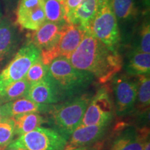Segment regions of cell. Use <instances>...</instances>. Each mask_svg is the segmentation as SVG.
I'll return each mask as SVG.
<instances>
[{
    "label": "cell",
    "mask_w": 150,
    "mask_h": 150,
    "mask_svg": "<svg viewBox=\"0 0 150 150\" xmlns=\"http://www.w3.org/2000/svg\"><path fill=\"white\" fill-rule=\"evenodd\" d=\"M83 0H65L61 1L64 9V21L74 12V11L79 6Z\"/></svg>",
    "instance_id": "26"
},
{
    "label": "cell",
    "mask_w": 150,
    "mask_h": 150,
    "mask_svg": "<svg viewBox=\"0 0 150 150\" xmlns=\"http://www.w3.org/2000/svg\"><path fill=\"white\" fill-rule=\"evenodd\" d=\"M24 97L42 105L56 104L63 101L59 90L49 76L48 72L43 79L30 85Z\"/></svg>",
    "instance_id": "12"
},
{
    "label": "cell",
    "mask_w": 150,
    "mask_h": 150,
    "mask_svg": "<svg viewBox=\"0 0 150 150\" xmlns=\"http://www.w3.org/2000/svg\"><path fill=\"white\" fill-rule=\"evenodd\" d=\"M46 21L53 23H64L65 12L59 0H45Z\"/></svg>",
    "instance_id": "22"
},
{
    "label": "cell",
    "mask_w": 150,
    "mask_h": 150,
    "mask_svg": "<svg viewBox=\"0 0 150 150\" xmlns=\"http://www.w3.org/2000/svg\"><path fill=\"white\" fill-rule=\"evenodd\" d=\"M40 57V51L31 42L22 47L0 72V93L11 83L25 77L30 67Z\"/></svg>",
    "instance_id": "6"
},
{
    "label": "cell",
    "mask_w": 150,
    "mask_h": 150,
    "mask_svg": "<svg viewBox=\"0 0 150 150\" xmlns=\"http://www.w3.org/2000/svg\"><path fill=\"white\" fill-rule=\"evenodd\" d=\"M86 33L78 26L65 24L59 44L52 55V61L59 56H64L69 59L71 54L80 45Z\"/></svg>",
    "instance_id": "13"
},
{
    "label": "cell",
    "mask_w": 150,
    "mask_h": 150,
    "mask_svg": "<svg viewBox=\"0 0 150 150\" xmlns=\"http://www.w3.org/2000/svg\"><path fill=\"white\" fill-rule=\"evenodd\" d=\"M110 125H79L73 131L64 150L91 147L103 139L107 134Z\"/></svg>",
    "instance_id": "11"
},
{
    "label": "cell",
    "mask_w": 150,
    "mask_h": 150,
    "mask_svg": "<svg viewBox=\"0 0 150 150\" xmlns=\"http://www.w3.org/2000/svg\"><path fill=\"white\" fill-rule=\"evenodd\" d=\"M60 1H65V0H59Z\"/></svg>",
    "instance_id": "32"
},
{
    "label": "cell",
    "mask_w": 150,
    "mask_h": 150,
    "mask_svg": "<svg viewBox=\"0 0 150 150\" xmlns=\"http://www.w3.org/2000/svg\"><path fill=\"white\" fill-rule=\"evenodd\" d=\"M46 22L45 0H20L16 23L24 29L36 31Z\"/></svg>",
    "instance_id": "9"
},
{
    "label": "cell",
    "mask_w": 150,
    "mask_h": 150,
    "mask_svg": "<svg viewBox=\"0 0 150 150\" xmlns=\"http://www.w3.org/2000/svg\"><path fill=\"white\" fill-rule=\"evenodd\" d=\"M68 140L55 129L39 127L19 136L8 146L25 150H64Z\"/></svg>",
    "instance_id": "5"
},
{
    "label": "cell",
    "mask_w": 150,
    "mask_h": 150,
    "mask_svg": "<svg viewBox=\"0 0 150 150\" xmlns=\"http://www.w3.org/2000/svg\"><path fill=\"white\" fill-rule=\"evenodd\" d=\"M113 101L106 86H102L92 96L80 125H110L114 117Z\"/></svg>",
    "instance_id": "7"
},
{
    "label": "cell",
    "mask_w": 150,
    "mask_h": 150,
    "mask_svg": "<svg viewBox=\"0 0 150 150\" xmlns=\"http://www.w3.org/2000/svg\"><path fill=\"white\" fill-rule=\"evenodd\" d=\"M2 103L0 102V121L2 120L4 118L6 117L4 115V112L3 108H2Z\"/></svg>",
    "instance_id": "28"
},
{
    "label": "cell",
    "mask_w": 150,
    "mask_h": 150,
    "mask_svg": "<svg viewBox=\"0 0 150 150\" xmlns=\"http://www.w3.org/2000/svg\"><path fill=\"white\" fill-rule=\"evenodd\" d=\"M112 79L115 112L118 117L129 115L136 106L138 79L125 74H116Z\"/></svg>",
    "instance_id": "8"
},
{
    "label": "cell",
    "mask_w": 150,
    "mask_h": 150,
    "mask_svg": "<svg viewBox=\"0 0 150 150\" xmlns=\"http://www.w3.org/2000/svg\"><path fill=\"white\" fill-rule=\"evenodd\" d=\"M92 96L81 94L59 104H52L47 115L48 123L54 129L69 139L79 126Z\"/></svg>",
    "instance_id": "3"
},
{
    "label": "cell",
    "mask_w": 150,
    "mask_h": 150,
    "mask_svg": "<svg viewBox=\"0 0 150 150\" xmlns=\"http://www.w3.org/2000/svg\"><path fill=\"white\" fill-rule=\"evenodd\" d=\"M111 1L98 0L97 12L91 23L90 33L105 45L116 50L120 40V34Z\"/></svg>",
    "instance_id": "4"
},
{
    "label": "cell",
    "mask_w": 150,
    "mask_h": 150,
    "mask_svg": "<svg viewBox=\"0 0 150 150\" xmlns=\"http://www.w3.org/2000/svg\"><path fill=\"white\" fill-rule=\"evenodd\" d=\"M29 87L30 83L25 78L13 82L0 93V102L4 104L21 97H24Z\"/></svg>",
    "instance_id": "20"
},
{
    "label": "cell",
    "mask_w": 150,
    "mask_h": 150,
    "mask_svg": "<svg viewBox=\"0 0 150 150\" xmlns=\"http://www.w3.org/2000/svg\"><path fill=\"white\" fill-rule=\"evenodd\" d=\"M137 50L150 54V26L149 21L142 24L140 33L139 47Z\"/></svg>",
    "instance_id": "25"
},
{
    "label": "cell",
    "mask_w": 150,
    "mask_h": 150,
    "mask_svg": "<svg viewBox=\"0 0 150 150\" xmlns=\"http://www.w3.org/2000/svg\"><path fill=\"white\" fill-rule=\"evenodd\" d=\"M47 72L48 65H45L40 57L30 67L24 78L31 85L43 79L47 74Z\"/></svg>",
    "instance_id": "24"
},
{
    "label": "cell",
    "mask_w": 150,
    "mask_h": 150,
    "mask_svg": "<svg viewBox=\"0 0 150 150\" xmlns=\"http://www.w3.org/2000/svg\"><path fill=\"white\" fill-rule=\"evenodd\" d=\"M142 3L146 7V8L149 10V5H150V0H142Z\"/></svg>",
    "instance_id": "29"
},
{
    "label": "cell",
    "mask_w": 150,
    "mask_h": 150,
    "mask_svg": "<svg viewBox=\"0 0 150 150\" xmlns=\"http://www.w3.org/2000/svg\"><path fill=\"white\" fill-rule=\"evenodd\" d=\"M118 128L108 140L104 150H142L144 143L149 136L147 131H139L132 126Z\"/></svg>",
    "instance_id": "10"
},
{
    "label": "cell",
    "mask_w": 150,
    "mask_h": 150,
    "mask_svg": "<svg viewBox=\"0 0 150 150\" xmlns=\"http://www.w3.org/2000/svg\"><path fill=\"white\" fill-rule=\"evenodd\" d=\"M97 5L98 0H83L65 22L78 26L84 31L90 33V28L96 14Z\"/></svg>",
    "instance_id": "14"
},
{
    "label": "cell",
    "mask_w": 150,
    "mask_h": 150,
    "mask_svg": "<svg viewBox=\"0 0 150 150\" xmlns=\"http://www.w3.org/2000/svg\"><path fill=\"white\" fill-rule=\"evenodd\" d=\"M111 5L117 20L129 21L138 16V9L136 0H112Z\"/></svg>",
    "instance_id": "19"
},
{
    "label": "cell",
    "mask_w": 150,
    "mask_h": 150,
    "mask_svg": "<svg viewBox=\"0 0 150 150\" xmlns=\"http://www.w3.org/2000/svg\"><path fill=\"white\" fill-rule=\"evenodd\" d=\"M48 74L59 90L63 101L81 95L93 81V76L76 69L70 60L59 56L48 65Z\"/></svg>",
    "instance_id": "2"
},
{
    "label": "cell",
    "mask_w": 150,
    "mask_h": 150,
    "mask_svg": "<svg viewBox=\"0 0 150 150\" xmlns=\"http://www.w3.org/2000/svg\"><path fill=\"white\" fill-rule=\"evenodd\" d=\"M51 105H42L32 102L26 97H21L2 104L6 117H14L29 112L46 114Z\"/></svg>",
    "instance_id": "15"
},
{
    "label": "cell",
    "mask_w": 150,
    "mask_h": 150,
    "mask_svg": "<svg viewBox=\"0 0 150 150\" xmlns=\"http://www.w3.org/2000/svg\"><path fill=\"white\" fill-rule=\"evenodd\" d=\"M69 60L74 67L90 73L100 83L111 80L123 65L117 50L105 45L88 32Z\"/></svg>",
    "instance_id": "1"
},
{
    "label": "cell",
    "mask_w": 150,
    "mask_h": 150,
    "mask_svg": "<svg viewBox=\"0 0 150 150\" xmlns=\"http://www.w3.org/2000/svg\"><path fill=\"white\" fill-rule=\"evenodd\" d=\"M73 150H98V148L97 147H87V148H79V149H76Z\"/></svg>",
    "instance_id": "31"
},
{
    "label": "cell",
    "mask_w": 150,
    "mask_h": 150,
    "mask_svg": "<svg viewBox=\"0 0 150 150\" xmlns=\"http://www.w3.org/2000/svg\"><path fill=\"white\" fill-rule=\"evenodd\" d=\"M16 40V28L8 20L4 19L0 22V62L13 51Z\"/></svg>",
    "instance_id": "17"
},
{
    "label": "cell",
    "mask_w": 150,
    "mask_h": 150,
    "mask_svg": "<svg viewBox=\"0 0 150 150\" xmlns=\"http://www.w3.org/2000/svg\"><path fill=\"white\" fill-rule=\"evenodd\" d=\"M15 124L13 118L5 117L0 121V150H4L13 140Z\"/></svg>",
    "instance_id": "23"
},
{
    "label": "cell",
    "mask_w": 150,
    "mask_h": 150,
    "mask_svg": "<svg viewBox=\"0 0 150 150\" xmlns=\"http://www.w3.org/2000/svg\"><path fill=\"white\" fill-rule=\"evenodd\" d=\"M142 150H150V143H149V138H147L145 140V143H144L143 148Z\"/></svg>",
    "instance_id": "27"
},
{
    "label": "cell",
    "mask_w": 150,
    "mask_h": 150,
    "mask_svg": "<svg viewBox=\"0 0 150 150\" xmlns=\"http://www.w3.org/2000/svg\"><path fill=\"white\" fill-rule=\"evenodd\" d=\"M15 124V135L21 136L34 130L46 122L38 112H29L12 117Z\"/></svg>",
    "instance_id": "18"
},
{
    "label": "cell",
    "mask_w": 150,
    "mask_h": 150,
    "mask_svg": "<svg viewBox=\"0 0 150 150\" xmlns=\"http://www.w3.org/2000/svg\"><path fill=\"white\" fill-rule=\"evenodd\" d=\"M125 69L129 76L149 75L150 54L134 50L129 56Z\"/></svg>",
    "instance_id": "16"
},
{
    "label": "cell",
    "mask_w": 150,
    "mask_h": 150,
    "mask_svg": "<svg viewBox=\"0 0 150 150\" xmlns=\"http://www.w3.org/2000/svg\"><path fill=\"white\" fill-rule=\"evenodd\" d=\"M138 84L136 104L140 110L147 109L150 104L149 75L138 76Z\"/></svg>",
    "instance_id": "21"
},
{
    "label": "cell",
    "mask_w": 150,
    "mask_h": 150,
    "mask_svg": "<svg viewBox=\"0 0 150 150\" xmlns=\"http://www.w3.org/2000/svg\"><path fill=\"white\" fill-rule=\"evenodd\" d=\"M4 150H25L22 149V148L19 147H11V146H7L5 148Z\"/></svg>",
    "instance_id": "30"
}]
</instances>
